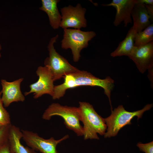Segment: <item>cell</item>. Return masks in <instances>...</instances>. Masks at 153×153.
I'll return each mask as SVG.
<instances>
[{
  "mask_svg": "<svg viewBox=\"0 0 153 153\" xmlns=\"http://www.w3.org/2000/svg\"><path fill=\"white\" fill-rule=\"evenodd\" d=\"M78 111L80 121L83 124V135L85 140H98L97 134L104 135L107 127L104 118L94 110L93 106L86 102H79Z\"/></svg>",
  "mask_w": 153,
  "mask_h": 153,
  "instance_id": "1",
  "label": "cell"
},
{
  "mask_svg": "<svg viewBox=\"0 0 153 153\" xmlns=\"http://www.w3.org/2000/svg\"><path fill=\"white\" fill-rule=\"evenodd\" d=\"M152 107V104H148L141 110L131 112L126 110L123 105H119L111 111V114L109 117L104 118L107 127L104 138L116 136L122 128L131 124V121L134 117L137 116L138 120L141 118L144 113Z\"/></svg>",
  "mask_w": 153,
  "mask_h": 153,
  "instance_id": "2",
  "label": "cell"
},
{
  "mask_svg": "<svg viewBox=\"0 0 153 153\" xmlns=\"http://www.w3.org/2000/svg\"><path fill=\"white\" fill-rule=\"evenodd\" d=\"M55 116L61 117L64 120L66 127L73 131L77 136H83V128L80 123L78 107L63 106L58 103H53L45 110L42 118L48 120Z\"/></svg>",
  "mask_w": 153,
  "mask_h": 153,
  "instance_id": "3",
  "label": "cell"
},
{
  "mask_svg": "<svg viewBox=\"0 0 153 153\" xmlns=\"http://www.w3.org/2000/svg\"><path fill=\"white\" fill-rule=\"evenodd\" d=\"M63 30L61 48L65 50L70 48L73 60L77 62L80 57L81 50L88 46L89 41L96 36V34L93 31H84L80 29L67 28Z\"/></svg>",
  "mask_w": 153,
  "mask_h": 153,
  "instance_id": "4",
  "label": "cell"
},
{
  "mask_svg": "<svg viewBox=\"0 0 153 153\" xmlns=\"http://www.w3.org/2000/svg\"><path fill=\"white\" fill-rule=\"evenodd\" d=\"M58 37L57 35L50 40L47 46L49 56L46 58L44 61L45 66L50 70L54 81L63 77L67 74L79 70L70 64L56 50L54 44Z\"/></svg>",
  "mask_w": 153,
  "mask_h": 153,
  "instance_id": "5",
  "label": "cell"
},
{
  "mask_svg": "<svg viewBox=\"0 0 153 153\" xmlns=\"http://www.w3.org/2000/svg\"><path fill=\"white\" fill-rule=\"evenodd\" d=\"M69 82L71 88L80 86H96L103 88L105 94L109 99L110 107H112L110 95L114 87V81L110 76L101 79L89 72L79 70L71 73Z\"/></svg>",
  "mask_w": 153,
  "mask_h": 153,
  "instance_id": "6",
  "label": "cell"
},
{
  "mask_svg": "<svg viewBox=\"0 0 153 153\" xmlns=\"http://www.w3.org/2000/svg\"><path fill=\"white\" fill-rule=\"evenodd\" d=\"M21 131L22 138L27 145L35 151L42 153H60L57 150V145L69 137L67 135L58 140L53 137L45 139L32 131L24 130Z\"/></svg>",
  "mask_w": 153,
  "mask_h": 153,
  "instance_id": "7",
  "label": "cell"
},
{
  "mask_svg": "<svg viewBox=\"0 0 153 153\" xmlns=\"http://www.w3.org/2000/svg\"><path fill=\"white\" fill-rule=\"evenodd\" d=\"M39 76L38 80L29 86V91L24 93L25 96L33 93V98L37 99L43 95L48 94L52 97L53 95L54 81L49 69L47 67L40 66L36 72Z\"/></svg>",
  "mask_w": 153,
  "mask_h": 153,
  "instance_id": "8",
  "label": "cell"
},
{
  "mask_svg": "<svg viewBox=\"0 0 153 153\" xmlns=\"http://www.w3.org/2000/svg\"><path fill=\"white\" fill-rule=\"evenodd\" d=\"M86 9L78 3L74 7L69 5L61 9V19L60 27L63 29L73 27L80 29L87 26V21L85 17Z\"/></svg>",
  "mask_w": 153,
  "mask_h": 153,
  "instance_id": "9",
  "label": "cell"
},
{
  "mask_svg": "<svg viewBox=\"0 0 153 153\" xmlns=\"http://www.w3.org/2000/svg\"><path fill=\"white\" fill-rule=\"evenodd\" d=\"M128 57L134 62L141 73L143 74L148 70L149 75L152 74L153 41L144 45L134 46Z\"/></svg>",
  "mask_w": 153,
  "mask_h": 153,
  "instance_id": "10",
  "label": "cell"
},
{
  "mask_svg": "<svg viewBox=\"0 0 153 153\" xmlns=\"http://www.w3.org/2000/svg\"><path fill=\"white\" fill-rule=\"evenodd\" d=\"M137 0H112L107 4L101 5L105 7L112 6L116 10V13L113 24L115 26L123 22L124 27L129 24H132L131 13Z\"/></svg>",
  "mask_w": 153,
  "mask_h": 153,
  "instance_id": "11",
  "label": "cell"
},
{
  "mask_svg": "<svg viewBox=\"0 0 153 153\" xmlns=\"http://www.w3.org/2000/svg\"><path fill=\"white\" fill-rule=\"evenodd\" d=\"M23 80V78H19L11 82L2 79V96L1 97L3 105L8 107L13 102H23L25 100L24 95L20 90V84Z\"/></svg>",
  "mask_w": 153,
  "mask_h": 153,
  "instance_id": "12",
  "label": "cell"
},
{
  "mask_svg": "<svg viewBox=\"0 0 153 153\" xmlns=\"http://www.w3.org/2000/svg\"><path fill=\"white\" fill-rule=\"evenodd\" d=\"M22 133L20 128L11 124L9 131L8 142L10 153H37L31 148L24 146L20 142Z\"/></svg>",
  "mask_w": 153,
  "mask_h": 153,
  "instance_id": "13",
  "label": "cell"
},
{
  "mask_svg": "<svg viewBox=\"0 0 153 153\" xmlns=\"http://www.w3.org/2000/svg\"><path fill=\"white\" fill-rule=\"evenodd\" d=\"M133 26L137 32L142 31L150 24V17L144 4L138 3L134 6L131 13Z\"/></svg>",
  "mask_w": 153,
  "mask_h": 153,
  "instance_id": "14",
  "label": "cell"
},
{
  "mask_svg": "<svg viewBox=\"0 0 153 153\" xmlns=\"http://www.w3.org/2000/svg\"><path fill=\"white\" fill-rule=\"evenodd\" d=\"M59 0H42L41 6L39 9L45 12L49 18L51 26L54 29L60 27L61 19V15L57 7Z\"/></svg>",
  "mask_w": 153,
  "mask_h": 153,
  "instance_id": "15",
  "label": "cell"
},
{
  "mask_svg": "<svg viewBox=\"0 0 153 153\" xmlns=\"http://www.w3.org/2000/svg\"><path fill=\"white\" fill-rule=\"evenodd\" d=\"M137 33L135 28L133 26L128 31L125 39L120 42L116 49L110 53V56L113 57L128 56L134 46L135 37Z\"/></svg>",
  "mask_w": 153,
  "mask_h": 153,
  "instance_id": "16",
  "label": "cell"
},
{
  "mask_svg": "<svg viewBox=\"0 0 153 153\" xmlns=\"http://www.w3.org/2000/svg\"><path fill=\"white\" fill-rule=\"evenodd\" d=\"M153 41V24L140 32H137L135 36L134 46H139L146 45Z\"/></svg>",
  "mask_w": 153,
  "mask_h": 153,
  "instance_id": "17",
  "label": "cell"
},
{
  "mask_svg": "<svg viewBox=\"0 0 153 153\" xmlns=\"http://www.w3.org/2000/svg\"><path fill=\"white\" fill-rule=\"evenodd\" d=\"M2 92H0V124L5 126L11 124L10 117L9 113L4 108L1 95Z\"/></svg>",
  "mask_w": 153,
  "mask_h": 153,
  "instance_id": "18",
  "label": "cell"
},
{
  "mask_svg": "<svg viewBox=\"0 0 153 153\" xmlns=\"http://www.w3.org/2000/svg\"><path fill=\"white\" fill-rule=\"evenodd\" d=\"M11 124L2 126L0 128V147L8 141L9 129Z\"/></svg>",
  "mask_w": 153,
  "mask_h": 153,
  "instance_id": "19",
  "label": "cell"
},
{
  "mask_svg": "<svg viewBox=\"0 0 153 153\" xmlns=\"http://www.w3.org/2000/svg\"><path fill=\"white\" fill-rule=\"evenodd\" d=\"M137 146L141 151L145 153H153V141L145 144L139 142L137 143Z\"/></svg>",
  "mask_w": 153,
  "mask_h": 153,
  "instance_id": "20",
  "label": "cell"
},
{
  "mask_svg": "<svg viewBox=\"0 0 153 153\" xmlns=\"http://www.w3.org/2000/svg\"><path fill=\"white\" fill-rule=\"evenodd\" d=\"M0 153H10L8 141L0 147Z\"/></svg>",
  "mask_w": 153,
  "mask_h": 153,
  "instance_id": "21",
  "label": "cell"
},
{
  "mask_svg": "<svg viewBox=\"0 0 153 153\" xmlns=\"http://www.w3.org/2000/svg\"><path fill=\"white\" fill-rule=\"evenodd\" d=\"M145 6L148 13L150 16V20L152 22L153 20V5H145Z\"/></svg>",
  "mask_w": 153,
  "mask_h": 153,
  "instance_id": "22",
  "label": "cell"
},
{
  "mask_svg": "<svg viewBox=\"0 0 153 153\" xmlns=\"http://www.w3.org/2000/svg\"><path fill=\"white\" fill-rule=\"evenodd\" d=\"M137 2L145 5H153V0H137Z\"/></svg>",
  "mask_w": 153,
  "mask_h": 153,
  "instance_id": "23",
  "label": "cell"
},
{
  "mask_svg": "<svg viewBox=\"0 0 153 153\" xmlns=\"http://www.w3.org/2000/svg\"><path fill=\"white\" fill-rule=\"evenodd\" d=\"M1 44H0V58L1 56V52H0V51L1 50Z\"/></svg>",
  "mask_w": 153,
  "mask_h": 153,
  "instance_id": "24",
  "label": "cell"
},
{
  "mask_svg": "<svg viewBox=\"0 0 153 153\" xmlns=\"http://www.w3.org/2000/svg\"><path fill=\"white\" fill-rule=\"evenodd\" d=\"M1 126L0 124V128L2 126Z\"/></svg>",
  "mask_w": 153,
  "mask_h": 153,
  "instance_id": "25",
  "label": "cell"
}]
</instances>
